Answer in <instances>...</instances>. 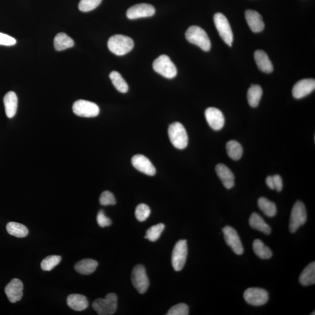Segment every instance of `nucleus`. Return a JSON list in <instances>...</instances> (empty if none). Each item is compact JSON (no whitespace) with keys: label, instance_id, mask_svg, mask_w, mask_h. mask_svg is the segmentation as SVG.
<instances>
[{"label":"nucleus","instance_id":"obj_1","mask_svg":"<svg viewBox=\"0 0 315 315\" xmlns=\"http://www.w3.org/2000/svg\"><path fill=\"white\" fill-rule=\"evenodd\" d=\"M109 50L117 55H123L131 51L134 47V42L130 37L123 35L111 36L107 42Z\"/></svg>","mask_w":315,"mask_h":315},{"label":"nucleus","instance_id":"obj_2","mask_svg":"<svg viewBox=\"0 0 315 315\" xmlns=\"http://www.w3.org/2000/svg\"><path fill=\"white\" fill-rule=\"evenodd\" d=\"M185 36L189 42L199 46L203 50H210L211 44L209 37L202 28L198 26H192L187 29Z\"/></svg>","mask_w":315,"mask_h":315},{"label":"nucleus","instance_id":"obj_3","mask_svg":"<svg viewBox=\"0 0 315 315\" xmlns=\"http://www.w3.org/2000/svg\"><path fill=\"white\" fill-rule=\"evenodd\" d=\"M168 136L172 145L179 150L186 148L188 144V136L186 129L179 122L169 125Z\"/></svg>","mask_w":315,"mask_h":315},{"label":"nucleus","instance_id":"obj_4","mask_svg":"<svg viewBox=\"0 0 315 315\" xmlns=\"http://www.w3.org/2000/svg\"><path fill=\"white\" fill-rule=\"evenodd\" d=\"M92 307L99 315H111L116 312L117 297L114 293L107 294L105 298L96 299Z\"/></svg>","mask_w":315,"mask_h":315},{"label":"nucleus","instance_id":"obj_5","mask_svg":"<svg viewBox=\"0 0 315 315\" xmlns=\"http://www.w3.org/2000/svg\"><path fill=\"white\" fill-rule=\"evenodd\" d=\"M153 67L155 72L166 79H172L177 75L176 66L167 55L162 54L155 59Z\"/></svg>","mask_w":315,"mask_h":315},{"label":"nucleus","instance_id":"obj_6","mask_svg":"<svg viewBox=\"0 0 315 315\" xmlns=\"http://www.w3.org/2000/svg\"><path fill=\"white\" fill-rule=\"evenodd\" d=\"M307 219V213L304 204L301 201L295 203L291 211L289 229L292 233L298 230L304 224Z\"/></svg>","mask_w":315,"mask_h":315},{"label":"nucleus","instance_id":"obj_7","mask_svg":"<svg viewBox=\"0 0 315 315\" xmlns=\"http://www.w3.org/2000/svg\"><path fill=\"white\" fill-rule=\"evenodd\" d=\"M187 245L186 240H180L174 246L171 261L173 268L176 272L183 269L187 257Z\"/></svg>","mask_w":315,"mask_h":315},{"label":"nucleus","instance_id":"obj_8","mask_svg":"<svg viewBox=\"0 0 315 315\" xmlns=\"http://www.w3.org/2000/svg\"><path fill=\"white\" fill-rule=\"evenodd\" d=\"M214 24L222 40L228 46H231L233 36L232 29L227 18L224 15L218 13L214 15Z\"/></svg>","mask_w":315,"mask_h":315},{"label":"nucleus","instance_id":"obj_9","mask_svg":"<svg viewBox=\"0 0 315 315\" xmlns=\"http://www.w3.org/2000/svg\"><path fill=\"white\" fill-rule=\"evenodd\" d=\"M133 286L140 294H144L149 287V279L145 268L142 265H136L133 268L132 274Z\"/></svg>","mask_w":315,"mask_h":315},{"label":"nucleus","instance_id":"obj_10","mask_svg":"<svg viewBox=\"0 0 315 315\" xmlns=\"http://www.w3.org/2000/svg\"><path fill=\"white\" fill-rule=\"evenodd\" d=\"M73 110L77 116L83 117H94L97 116L100 112L96 103L83 99L74 103Z\"/></svg>","mask_w":315,"mask_h":315},{"label":"nucleus","instance_id":"obj_11","mask_svg":"<svg viewBox=\"0 0 315 315\" xmlns=\"http://www.w3.org/2000/svg\"><path fill=\"white\" fill-rule=\"evenodd\" d=\"M243 297L249 305L259 306L268 302L269 296L268 291L264 289L249 288L244 291Z\"/></svg>","mask_w":315,"mask_h":315},{"label":"nucleus","instance_id":"obj_12","mask_svg":"<svg viewBox=\"0 0 315 315\" xmlns=\"http://www.w3.org/2000/svg\"><path fill=\"white\" fill-rule=\"evenodd\" d=\"M226 243L230 247L235 254L241 255L243 253V247L238 233L234 228L226 226L222 229Z\"/></svg>","mask_w":315,"mask_h":315},{"label":"nucleus","instance_id":"obj_13","mask_svg":"<svg viewBox=\"0 0 315 315\" xmlns=\"http://www.w3.org/2000/svg\"><path fill=\"white\" fill-rule=\"evenodd\" d=\"M155 13L154 7L149 4L142 3L133 6L130 8L126 15L130 20L153 16Z\"/></svg>","mask_w":315,"mask_h":315},{"label":"nucleus","instance_id":"obj_14","mask_svg":"<svg viewBox=\"0 0 315 315\" xmlns=\"http://www.w3.org/2000/svg\"><path fill=\"white\" fill-rule=\"evenodd\" d=\"M205 117L209 125L214 131H220L225 124V118L221 111L215 107H209L205 112Z\"/></svg>","mask_w":315,"mask_h":315},{"label":"nucleus","instance_id":"obj_15","mask_svg":"<svg viewBox=\"0 0 315 315\" xmlns=\"http://www.w3.org/2000/svg\"><path fill=\"white\" fill-rule=\"evenodd\" d=\"M132 163L137 170L146 175L154 176L156 173V169L150 159L143 155H135L132 159Z\"/></svg>","mask_w":315,"mask_h":315},{"label":"nucleus","instance_id":"obj_16","mask_svg":"<svg viewBox=\"0 0 315 315\" xmlns=\"http://www.w3.org/2000/svg\"><path fill=\"white\" fill-rule=\"evenodd\" d=\"M24 285L22 281L18 279H14L7 285L5 292L7 298L11 303H16L20 301L23 296Z\"/></svg>","mask_w":315,"mask_h":315},{"label":"nucleus","instance_id":"obj_17","mask_svg":"<svg viewBox=\"0 0 315 315\" xmlns=\"http://www.w3.org/2000/svg\"><path fill=\"white\" fill-rule=\"evenodd\" d=\"M314 89V79H303L295 84L292 89V95L296 99H301L310 94Z\"/></svg>","mask_w":315,"mask_h":315},{"label":"nucleus","instance_id":"obj_18","mask_svg":"<svg viewBox=\"0 0 315 315\" xmlns=\"http://www.w3.org/2000/svg\"><path fill=\"white\" fill-rule=\"evenodd\" d=\"M245 18L251 31L255 33L262 32L265 28L262 17L257 11L248 10L245 12Z\"/></svg>","mask_w":315,"mask_h":315},{"label":"nucleus","instance_id":"obj_19","mask_svg":"<svg viewBox=\"0 0 315 315\" xmlns=\"http://www.w3.org/2000/svg\"><path fill=\"white\" fill-rule=\"evenodd\" d=\"M216 172L224 187L230 189L234 186L235 176L227 166L220 164L216 166Z\"/></svg>","mask_w":315,"mask_h":315},{"label":"nucleus","instance_id":"obj_20","mask_svg":"<svg viewBox=\"0 0 315 315\" xmlns=\"http://www.w3.org/2000/svg\"><path fill=\"white\" fill-rule=\"evenodd\" d=\"M254 58L259 69L266 73H271L273 71L272 62L268 55L264 51L258 50L255 51Z\"/></svg>","mask_w":315,"mask_h":315},{"label":"nucleus","instance_id":"obj_21","mask_svg":"<svg viewBox=\"0 0 315 315\" xmlns=\"http://www.w3.org/2000/svg\"><path fill=\"white\" fill-rule=\"evenodd\" d=\"M6 113L7 117L13 118L16 115L18 107L17 96L13 91H10L4 97Z\"/></svg>","mask_w":315,"mask_h":315},{"label":"nucleus","instance_id":"obj_22","mask_svg":"<svg viewBox=\"0 0 315 315\" xmlns=\"http://www.w3.org/2000/svg\"><path fill=\"white\" fill-rule=\"evenodd\" d=\"M67 303L70 308L76 311H82L86 309L89 305L86 296L77 294L69 295L67 298Z\"/></svg>","mask_w":315,"mask_h":315},{"label":"nucleus","instance_id":"obj_23","mask_svg":"<svg viewBox=\"0 0 315 315\" xmlns=\"http://www.w3.org/2000/svg\"><path fill=\"white\" fill-rule=\"evenodd\" d=\"M98 266V263L96 261L93 259H86L77 263L74 266V269L81 274L90 275L95 271Z\"/></svg>","mask_w":315,"mask_h":315},{"label":"nucleus","instance_id":"obj_24","mask_svg":"<svg viewBox=\"0 0 315 315\" xmlns=\"http://www.w3.org/2000/svg\"><path fill=\"white\" fill-rule=\"evenodd\" d=\"M249 222L252 228L264 233L265 234L269 235L272 232L270 226L263 219L260 215L257 213H254L251 215Z\"/></svg>","mask_w":315,"mask_h":315},{"label":"nucleus","instance_id":"obj_25","mask_svg":"<svg viewBox=\"0 0 315 315\" xmlns=\"http://www.w3.org/2000/svg\"><path fill=\"white\" fill-rule=\"evenodd\" d=\"M299 281L303 286H308L315 283V263L312 262L303 269L299 278Z\"/></svg>","mask_w":315,"mask_h":315},{"label":"nucleus","instance_id":"obj_26","mask_svg":"<svg viewBox=\"0 0 315 315\" xmlns=\"http://www.w3.org/2000/svg\"><path fill=\"white\" fill-rule=\"evenodd\" d=\"M74 46V40L65 33H59L55 36L54 46L57 51L69 49Z\"/></svg>","mask_w":315,"mask_h":315},{"label":"nucleus","instance_id":"obj_27","mask_svg":"<svg viewBox=\"0 0 315 315\" xmlns=\"http://www.w3.org/2000/svg\"><path fill=\"white\" fill-rule=\"evenodd\" d=\"M263 90L259 85H251L247 91V101L250 106L257 107L261 101Z\"/></svg>","mask_w":315,"mask_h":315},{"label":"nucleus","instance_id":"obj_28","mask_svg":"<svg viewBox=\"0 0 315 315\" xmlns=\"http://www.w3.org/2000/svg\"><path fill=\"white\" fill-rule=\"evenodd\" d=\"M6 229L10 235L17 238H25L28 235L29 231L23 224L18 222H10L7 224Z\"/></svg>","mask_w":315,"mask_h":315},{"label":"nucleus","instance_id":"obj_29","mask_svg":"<svg viewBox=\"0 0 315 315\" xmlns=\"http://www.w3.org/2000/svg\"><path fill=\"white\" fill-rule=\"evenodd\" d=\"M258 206L262 212L266 216L273 217L277 214V208L275 203L270 201L265 198H261L258 200Z\"/></svg>","mask_w":315,"mask_h":315},{"label":"nucleus","instance_id":"obj_30","mask_svg":"<svg viewBox=\"0 0 315 315\" xmlns=\"http://www.w3.org/2000/svg\"><path fill=\"white\" fill-rule=\"evenodd\" d=\"M253 249L256 255L262 259H269L272 257L271 249L266 246L260 239H256L253 243Z\"/></svg>","mask_w":315,"mask_h":315},{"label":"nucleus","instance_id":"obj_31","mask_svg":"<svg viewBox=\"0 0 315 315\" xmlns=\"http://www.w3.org/2000/svg\"><path fill=\"white\" fill-rule=\"evenodd\" d=\"M227 153L228 156L233 160H239L242 157L243 154V148L240 144L235 140L229 141L227 146Z\"/></svg>","mask_w":315,"mask_h":315},{"label":"nucleus","instance_id":"obj_32","mask_svg":"<svg viewBox=\"0 0 315 315\" xmlns=\"http://www.w3.org/2000/svg\"><path fill=\"white\" fill-rule=\"evenodd\" d=\"M109 77L114 87L118 92H121V93L128 92L129 90L128 84L119 73L112 72L110 74Z\"/></svg>","mask_w":315,"mask_h":315},{"label":"nucleus","instance_id":"obj_33","mask_svg":"<svg viewBox=\"0 0 315 315\" xmlns=\"http://www.w3.org/2000/svg\"><path fill=\"white\" fill-rule=\"evenodd\" d=\"M165 229L164 224H158L153 226L147 229L145 238L151 242H155L160 238V236Z\"/></svg>","mask_w":315,"mask_h":315},{"label":"nucleus","instance_id":"obj_34","mask_svg":"<svg viewBox=\"0 0 315 315\" xmlns=\"http://www.w3.org/2000/svg\"><path fill=\"white\" fill-rule=\"evenodd\" d=\"M61 261L60 256L52 255L44 258L41 263V268L44 271H51Z\"/></svg>","mask_w":315,"mask_h":315},{"label":"nucleus","instance_id":"obj_35","mask_svg":"<svg viewBox=\"0 0 315 315\" xmlns=\"http://www.w3.org/2000/svg\"><path fill=\"white\" fill-rule=\"evenodd\" d=\"M151 210L146 204H140L136 207L135 216L137 220L140 222L146 221L150 217Z\"/></svg>","mask_w":315,"mask_h":315},{"label":"nucleus","instance_id":"obj_36","mask_svg":"<svg viewBox=\"0 0 315 315\" xmlns=\"http://www.w3.org/2000/svg\"><path fill=\"white\" fill-rule=\"evenodd\" d=\"M101 2L102 0H81L79 8L82 12H89L97 8Z\"/></svg>","mask_w":315,"mask_h":315},{"label":"nucleus","instance_id":"obj_37","mask_svg":"<svg viewBox=\"0 0 315 315\" xmlns=\"http://www.w3.org/2000/svg\"><path fill=\"white\" fill-rule=\"evenodd\" d=\"M167 315H187L188 314V306L184 303H178L170 307Z\"/></svg>","mask_w":315,"mask_h":315},{"label":"nucleus","instance_id":"obj_38","mask_svg":"<svg viewBox=\"0 0 315 315\" xmlns=\"http://www.w3.org/2000/svg\"><path fill=\"white\" fill-rule=\"evenodd\" d=\"M99 202L101 205L106 206L116 205V200L112 193L105 191L100 196Z\"/></svg>","mask_w":315,"mask_h":315},{"label":"nucleus","instance_id":"obj_39","mask_svg":"<svg viewBox=\"0 0 315 315\" xmlns=\"http://www.w3.org/2000/svg\"><path fill=\"white\" fill-rule=\"evenodd\" d=\"M96 221H97L98 224L102 228L109 227L112 225V221L105 216L104 211L102 210L99 211Z\"/></svg>","mask_w":315,"mask_h":315},{"label":"nucleus","instance_id":"obj_40","mask_svg":"<svg viewBox=\"0 0 315 315\" xmlns=\"http://www.w3.org/2000/svg\"><path fill=\"white\" fill-rule=\"evenodd\" d=\"M16 43V39L13 37L0 32V45L11 46L15 45Z\"/></svg>","mask_w":315,"mask_h":315},{"label":"nucleus","instance_id":"obj_41","mask_svg":"<svg viewBox=\"0 0 315 315\" xmlns=\"http://www.w3.org/2000/svg\"><path fill=\"white\" fill-rule=\"evenodd\" d=\"M273 183L274 190H276L277 192H281L282 191L283 187V183L282 178L280 175H276L273 176Z\"/></svg>","mask_w":315,"mask_h":315},{"label":"nucleus","instance_id":"obj_42","mask_svg":"<svg viewBox=\"0 0 315 315\" xmlns=\"http://www.w3.org/2000/svg\"><path fill=\"white\" fill-rule=\"evenodd\" d=\"M266 183L270 188H271V189H273V190H274L273 176H269L268 177H267L266 180Z\"/></svg>","mask_w":315,"mask_h":315}]
</instances>
